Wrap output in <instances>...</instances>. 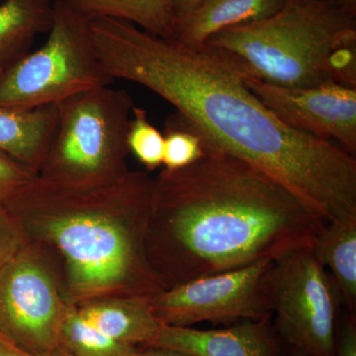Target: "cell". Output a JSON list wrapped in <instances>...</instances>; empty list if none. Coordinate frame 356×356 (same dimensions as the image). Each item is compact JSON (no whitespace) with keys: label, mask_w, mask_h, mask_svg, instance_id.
<instances>
[{"label":"cell","mask_w":356,"mask_h":356,"mask_svg":"<svg viewBox=\"0 0 356 356\" xmlns=\"http://www.w3.org/2000/svg\"><path fill=\"white\" fill-rule=\"evenodd\" d=\"M90 22L96 54L114 81L161 96L206 142L266 173L323 222L356 214L355 156L283 124L228 60L126 21Z\"/></svg>","instance_id":"cell-1"},{"label":"cell","mask_w":356,"mask_h":356,"mask_svg":"<svg viewBox=\"0 0 356 356\" xmlns=\"http://www.w3.org/2000/svg\"><path fill=\"white\" fill-rule=\"evenodd\" d=\"M203 142L197 161L154 179L147 254L165 290L311 248L324 225L266 173Z\"/></svg>","instance_id":"cell-2"},{"label":"cell","mask_w":356,"mask_h":356,"mask_svg":"<svg viewBox=\"0 0 356 356\" xmlns=\"http://www.w3.org/2000/svg\"><path fill=\"white\" fill-rule=\"evenodd\" d=\"M154 185L147 172L131 170L88 184L37 175L6 205L27 238L62 255L70 305L107 297L153 300L165 290L147 254Z\"/></svg>","instance_id":"cell-3"},{"label":"cell","mask_w":356,"mask_h":356,"mask_svg":"<svg viewBox=\"0 0 356 356\" xmlns=\"http://www.w3.org/2000/svg\"><path fill=\"white\" fill-rule=\"evenodd\" d=\"M203 48L274 86L356 88V16L332 0H284L266 19L222 30Z\"/></svg>","instance_id":"cell-4"},{"label":"cell","mask_w":356,"mask_h":356,"mask_svg":"<svg viewBox=\"0 0 356 356\" xmlns=\"http://www.w3.org/2000/svg\"><path fill=\"white\" fill-rule=\"evenodd\" d=\"M58 122L39 177L88 184L128 172L127 134L134 103L125 89L100 86L58 103Z\"/></svg>","instance_id":"cell-5"},{"label":"cell","mask_w":356,"mask_h":356,"mask_svg":"<svg viewBox=\"0 0 356 356\" xmlns=\"http://www.w3.org/2000/svg\"><path fill=\"white\" fill-rule=\"evenodd\" d=\"M113 81L96 54L90 19L56 0L46 42L6 67L0 77V106L58 104Z\"/></svg>","instance_id":"cell-6"},{"label":"cell","mask_w":356,"mask_h":356,"mask_svg":"<svg viewBox=\"0 0 356 356\" xmlns=\"http://www.w3.org/2000/svg\"><path fill=\"white\" fill-rule=\"evenodd\" d=\"M269 292L274 330L281 341L306 356H334L341 294L311 248L273 261Z\"/></svg>","instance_id":"cell-7"},{"label":"cell","mask_w":356,"mask_h":356,"mask_svg":"<svg viewBox=\"0 0 356 356\" xmlns=\"http://www.w3.org/2000/svg\"><path fill=\"white\" fill-rule=\"evenodd\" d=\"M274 261L204 276L168 288L151 301L159 322L172 327L198 323L232 325L271 317L269 274Z\"/></svg>","instance_id":"cell-8"},{"label":"cell","mask_w":356,"mask_h":356,"mask_svg":"<svg viewBox=\"0 0 356 356\" xmlns=\"http://www.w3.org/2000/svg\"><path fill=\"white\" fill-rule=\"evenodd\" d=\"M70 304L29 245L0 268V334L33 356L60 346Z\"/></svg>","instance_id":"cell-9"},{"label":"cell","mask_w":356,"mask_h":356,"mask_svg":"<svg viewBox=\"0 0 356 356\" xmlns=\"http://www.w3.org/2000/svg\"><path fill=\"white\" fill-rule=\"evenodd\" d=\"M248 88L288 127L356 153V88L329 83L286 88L243 74Z\"/></svg>","instance_id":"cell-10"},{"label":"cell","mask_w":356,"mask_h":356,"mask_svg":"<svg viewBox=\"0 0 356 356\" xmlns=\"http://www.w3.org/2000/svg\"><path fill=\"white\" fill-rule=\"evenodd\" d=\"M270 318L215 330L161 325L145 348H168L191 356H277L280 339Z\"/></svg>","instance_id":"cell-11"},{"label":"cell","mask_w":356,"mask_h":356,"mask_svg":"<svg viewBox=\"0 0 356 356\" xmlns=\"http://www.w3.org/2000/svg\"><path fill=\"white\" fill-rule=\"evenodd\" d=\"M57 122V104L36 108L0 106V152L38 175Z\"/></svg>","instance_id":"cell-12"},{"label":"cell","mask_w":356,"mask_h":356,"mask_svg":"<svg viewBox=\"0 0 356 356\" xmlns=\"http://www.w3.org/2000/svg\"><path fill=\"white\" fill-rule=\"evenodd\" d=\"M284 0H207L194 13L175 23L173 40L187 48L202 49L208 40L229 28L269 17Z\"/></svg>","instance_id":"cell-13"},{"label":"cell","mask_w":356,"mask_h":356,"mask_svg":"<svg viewBox=\"0 0 356 356\" xmlns=\"http://www.w3.org/2000/svg\"><path fill=\"white\" fill-rule=\"evenodd\" d=\"M151 301L142 297H107L76 308L86 322L115 341L146 346L161 327Z\"/></svg>","instance_id":"cell-14"},{"label":"cell","mask_w":356,"mask_h":356,"mask_svg":"<svg viewBox=\"0 0 356 356\" xmlns=\"http://www.w3.org/2000/svg\"><path fill=\"white\" fill-rule=\"evenodd\" d=\"M311 250L331 270L346 312L356 315V214L324 222Z\"/></svg>","instance_id":"cell-15"},{"label":"cell","mask_w":356,"mask_h":356,"mask_svg":"<svg viewBox=\"0 0 356 356\" xmlns=\"http://www.w3.org/2000/svg\"><path fill=\"white\" fill-rule=\"evenodd\" d=\"M56 0L0 1V67L26 55L34 40L48 33Z\"/></svg>","instance_id":"cell-16"},{"label":"cell","mask_w":356,"mask_h":356,"mask_svg":"<svg viewBox=\"0 0 356 356\" xmlns=\"http://www.w3.org/2000/svg\"><path fill=\"white\" fill-rule=\"evenodd\" d=\"M89 19L126 21L161 38L175 37L172 0H64Z\"/></svg>","instance_id":"cell-17"},{"label":"cell","mask_w":356,"mask_h":356,"mask_svg":"<svg viewBox=\"0 0 356 356\" xmlns=\"http://www.w3.org/2000/svg\"><path fill=\"white\" fill-rule=\"evenodd\" d=\"M60 346L74 356H133L138 350L98 331L72 305L63 323Z\"/></svg>","instance_id":"cell-18"},{"label":"cell","mask_w":356,"mask_h":356,"mask_svg":"<svg viewBox=\"0 0 356 356\" xmlns=\"http://www.w3.org/2000/svg\"><path fill=\"white\" fill-rule=\"evenodd\" d=\"M163 165L177 170L197 161L204 154L202 136L181 115L175 112L166 124Z\"/></svg>","instance_id":"cell-19"},{"label":"cell","mask_w":356,"mask_h":356,"mask_svg":"<svg viewBox=\"0 0 356 356\" xmlns=\"http://www.w3.org/2000/svg\"><path fill=\"white\" fill-rule=\"evenodd\" d=\"M129 153L146 166L154 170L163 165L165 136L149 121L147 110L134 107L127 134Z\"/></svg>","instance_id":"cell-20"},{"label":"cell","mask_w":356,"mask_h":356,"mask_svg":"<svg viewBox=\"0 0 356 356\" xmlns=\"http://www.w3.org/2000/svg\"><path fill=\"white\" fill-rule=\"evenodd\" d=\"M28 245L20 222L6 204L0 203V268Z\"/></svg>","instance_id":"cell-21"},{"label":"cell","mask_w":356,"mask_h":356,"mask_svg":"<svg viewBox=\"0 0 356 356\" xmlns=\"http://www.w3.org/2000/svg\"><path fill=\"white\" fill-rule=\"evenodd\" d=\"M36 175L27 166L0 152V203L6 204Z\"/></svg>","instance_id":"cell-22"},{"label":"cell","mask_w":356,"mask_h":356,"mask_svg":"<svg viewBox=\"0 0 356 356\" xmlns=\"http://www.w3.org/2000/svg\"><path fill=\"white\" fill-rule=\"evenodd\" d=\"M334 356H356V315L348 312L339 318Z\"/></svg>","instance_id":"cell-23"},{"label":"cell","mask_w":356,"mask_h":356,"mask_svg":"<svg viewBox=\"0 0 356 356\" xmlns=\"http://www.w3.org/2000/svg\"><path fill=\"white\" fill-rule=\"evenodd\" d=\"M206 1H207V0H172L175 23H177L178 20L186 17L189 14L194 13L196 9L203 6Z\"/></svg>","instance_id":"cell-24"},{"label":"cell","mask_w":356,"mask_h":356,"mask_svg":"<svg viewBox=\"0 0 356 356\" xmlns=\"http://www.w3.org/2000/svg\"><path fill=\"white\" fill-rule=\"evenodd\" d=\"M0 356H33L10 343L2 334H0Z\"/></svg>","instance_id":"cell-25"},{"label":"cell","mask_w":356,"mask_h":356,"mask_svg":"<svg viewBox=\"0 0 356 356\" xmlns=\"http://www.w3.org/2000/svg\"><path fill=\"white\" fill-rule=\"evenodd\" d=\"M133 356H191L185 355V353H179L168 348H154V346H147L146 350H138L137 353Z\"/></svg>","instance_id":"cell-26"},{"label":"cell","mask_w":356,"mask_h":356,"mask_svg":"<svg viewBox=\"0 0 356 356\" xmlns=\"http://www.w3.org/2000/svg\"><path fill=\"white\" fill-rule=\"evenodd\" d=\"M346 13L356 16V0H332Z\"/></svg>","instance_id":"cell-27"},{"label":"cell","mask_w":356,"mask_h":356,"mask_svg":"<svg viewBox=\"0 0 356 356\" xmlns=\"http://www.w3.org/2000/svg\"><path fill=\"white\" fill-rule=\"evenodd\" d=\"M41 356H74L72 353H69L65 348H63L62 346H58V348H54L50 353H46V355Z\"/></svg>","instance_id":"cell-28"},{"label":"cell","mask_w":356,"mask_h":356,"mask_svg":"<svg viewBox=\"0 0 356 356\" xmlns=\"http://www.w3.org/2000/svg\"><path fill=\"white\" fill-rule=\"evenodd\" d=\"M291 356H306L303 353L298 350H293L291 353Z\"/></svg>","instance_id":"cell-29"},{"label":"cell","mask_w":356,"mask_h":356,"mask_svg":"<svg viewBox=\"0 0 356 356\" xmlns=\"http://www.w3.org/2000/svg\"><path fill=\"white\" fill-rule=\"evenodd\" d=\"M4 70H6V67H0V77H1L2 74H3Z\"/></svg>","instance_id":"cell-30"},{"label":"cell","mask_w":356,"mask_h":356,"mask_svg":"<svg viewBox=\"0 0 356 356\" xmlns=\"http://www.w3.org/2000/svg\"><path fill=\"white\" fill-rule=\"evenodd\" d=\"M0 1H1V0H0Z\"/></svg>","instance_id":"cell-31"}]
</instances>
